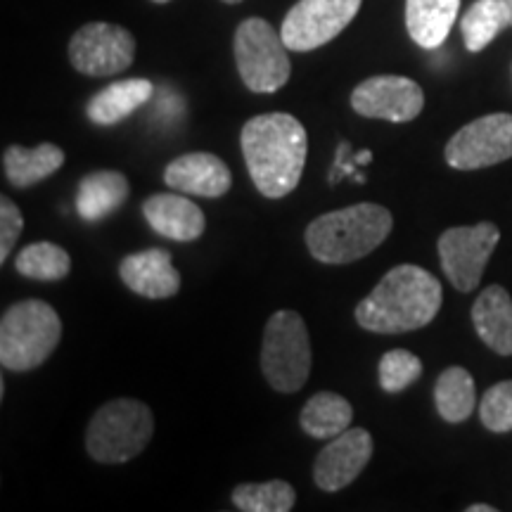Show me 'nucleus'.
Returning a JSON list of instances; mask_svg holds the SVG:
<instances>
[{
	"label": "nucleus",
	"instance_id": "1",
	"mask_svg": "<svg viewBox=\"0 0 512 512\" xmlns=\"http://www.w3.org/2000/svg\"><path fill=\"white\" fill-rule=\"evenodd\" d=\"M240 147L252 183L268 200L290 195L304 174L309 136L292 114L271 112L242 126Z\"/></svg>",
	"mask_w": 512,
	"mask_h": 512
},
{
	"label": "nucleus",
	"instance_id": "2",
	"mask_svg": "<svg viewBox=\"0 0 512 512\" xmlns=\"http://www.w3.org/2000/svg\"><path fill=\"white\" fill-rule=\"evenodd\" d=\"M444 290L430 271L401 264L356 306V323L368 332L399 335L430 325L441 309Z\"/></svg>",
	"mask_w": 512,
	"mask_h": 512
},
{
	"label": "nucleus",
	"instance_id": "3",
	"mask_svg": "<svg viewBox=\"0 0 512 512\" xmlns=\"http://www.w3.org/2000/svg\"><path fill=\"white\" fill-rule=\"evenodd\" d=\"M394 228L387 207L361 202L318 216L306 228V247L320 264H351L375 252Z\"/></svg>",
	"mask_w": 512,
	"mask_h": 512
},
{
	"label": "nucleus",
	"instance_id": "4",
	"mask_svg": "<svg viewBox=\"0 0 512 512\" xmlns=\"http://www.w3.org/2000/svg\"><path fill=\"white\" fill-rule=\"evenodd\" d=\"M62 339V320L48 302L24 299L0 320V363L12 373H27L46 363Z\"/></svg>",
	"mask_w": 512,
	"mask_h": 512
},
{
	"label": "nucleus",
	"instance_id": "5",
	"mask_svg": "<svg viewBox=\"0 0 512 512\" xmlns=\"http://www.w3.org/2000/svg\"><path fill=\"white\" fill-rule=\"evenodd\" d=\"M152 432L155 418L143 401L114 399L95 411L86 432V448L98 463H126L143 453Z\"/></svg>",
	"mask_w": 512,
	"mask_h": 512
},
{
	"label": "nucleus",
	"instance_id": "6",
	"mask_svg": "<svg viewBox=\"0 0 512 512\" xmlns=\"http://www.w3.org/2000/svg\"><path fill=\"white\" fill-rule=\"evenodd\" d=\"M261 370L275 392L294 394L311 373V339L302 316L275 311L268 318L261 344Z\"/></svg>",
	"mask_w": 512,
	"mask_h": 512
},
{
	"label": "nucleus",
	"instance_id": "7",
	"mask_svg": "<svg viewBox=\"0 0 512 512\" xmlns=\"http://www.w3.org/2000/svg\"><path fill=\"white\" fill-rule=\"evenodd\" d=\"M233 48L240 79L252 93H275L290 81V48L266 19L247 17L235 29Z\"/></svg>",
	"mask_w": 512,
	"mask_h": 512
},
{
	"label": "nucleus",
	"instance_id": "8",
	"mask_svg": "<svg viewBox=\"0 0 512 512\" xmlns=\"http://www.w3.org/2000/svg\"><path fill=\"white\" fill-rule=\"evenodd\" d=\"M363 0H299L283 19L280 36L294 53L323 48L354 22Z\"/></svg>",
	"mask_w": 512,
	"mask_h": 512
},
{
	"label": "nucleus",
	"instance_id": "9",
	"mask_svg": "<svg viewBox=\"0 0 512 512\" xmlns=\"http://www.w3.org/2000/svg\"><path fill=\"white\" fill-rule=\"evenodd\" d=\"M501 240L496 223L448 228L439 238V259L446 278L460 292H472L482 280L491 254Z\"/></svg>",
	"mask_w": 512,
	"mask_h": 512
},
{
	"label": "nucleus",
	"instance_id": "10",
	"mask_svg": "<svg viewBox=\"0 0 512 512\" xmlns=\"http://www.w3.org/2000/svg\"><path fill=\"white\" fill-rule=\"evenodd\" d=\"M136 57V38L110 22L83 24L69 41V60L86 76H114L126 72Z\"/></svg>",
	"mask_w": 512,
	"mask_h": 512
},
{
	"label": "nucleus",
	"instance_id": "11",
	"mask_svg": "<svg viewBox=\"0 0 512 512\" xmlns=\"http://www.w3.org/2000/svg\"><path fill=\"white\" fill-rule=\"evenodd\" d=\"M446 162L458 171H475L512 157V114H486L448 140Z\"/></svg>",
	"mask_w": 512,
	"mask_h": 512
},
{
	"label": "nucleus",
	"instance_id": "12",
	"mask_svg": "<svg viewBox=\"0 0 512 512\" xmlns=\"http://www.w3.org/2000/svg\"><path fill=\"white\" fill-rule=\"evenodd\" d=\"M351 107L368 119H384L392 124H406L418 117L425 107V93L413 79L394 74L370 76L351 93Z\"/></svg>",
	"mask_w": 512,
	"mask_h": 512
},
{
	"label": "nucleus",
	"instance_id": "13",
	"mask_svg": "<svg viewBox=\"0 0 512 512\" xmlns=\"http://www.w3.org/2000/svg\"><path fill=\"white\" fill-rule=\"evenodd\" d=\"M373 458V437L361 427H349L318 453L313 463V482L318 489L335 494L361 475Z\"/></svg>",
	"mask_w": 512,
	"mask_h": 512
},
{
	"label": "nucleus",
	"instance_id": "14",
	"mask_svg": "<svg viewBox=\"0 0 512 512\" xmlns=\"http://www.w3.org/2000/svg\"><path fill=\"white\" fill-rule=\"evenodd\" d=\"M164 183L171 190L183 192V195L197 197H223L233 185L230 169L223 159L209 152H190V155L176 157L174 162L164 169Z\"/></svg>",
	"mask_w": 512,
	"mask_h": 512
},
{
	"label": "nucleus",
	"instance_id": "15",
	"mask_svg": "<svg viewBox=\"0 0 512 512\" xmlns=\"http://www.w3.org/2000/svg\"><path fill=\"white\" fill-rule=\"evenodd\" d=\"M119 275L128 290L147 299H169L181 290V273L166 249H145L124 256Z\"/></svg>",
	"mask_w": 512,
	"mask_h": 512
},
{
	"label": "nucleus",
	"instance_id": "16",
	"mask_svg": "<svg viewBox=\"0 0 512 512\" xmlns=\"http://www.w3.org/2000/svg\"><path fill=\"white\" fill-rule=\"evenodd\" d=\"M143 216L150 228L162 238L176 242H192L204 233V211L192 200L174 192H159L143 202Z\"/></svg>",
	"mask_w": 512,
	"mask_h": 512
},
{
	"label": "nucleus",
	"instance_id": "17",
	"mask_svg": "<svg viewBox=\"0 0 512 512\" xmlns=\"http://www.w3.org/2000/svg\"><path fill=\"white\" fill-rule=\"evenodd\" d=\"M472 323L482 342L501 356H512V297L501 285H491L472 306Z\"/></svg>",
	"mask_w": 512,
	"mask_h": 512
},
{
	"label": "nucleus",
	"instance_id": "18",
	"mask_svg": "<svg viewBox=\"0 0 512 512\" xmlns=\"http://www.w3.org/2000/svg\"><path fill=\"white\" fill-rule=\"evenodd\" d=\"M152 93H155V86L147 79H126L110 83V86L93 95L86 107V114L93 124L114 126L124 121L128 114L136 112L138 107H143L152 98Z\"/></svg>",
	"mask_w": 512,
	"mask_h": 512
},
{
	"label": "nucleus",
	"instance_id": "19",
	"mask_svg": "<svg viewBox=\"0 0 512 512\" xmlns=\"http://www.w3.org/2000/svg\"><path fill=\"white\" fill-rule=\"evenodd\" d=\"M460 0H406V29L420 48L434 50L456 24Z\"/></svg>",
	"mask_w": 512,
	"mask_h": 512
},
{
	"label": "nucleus",
	"instance_id": "20",
	"mask_svg": "<svg viewBox=\"0 0 512 512\" xmlns=\"http://www.w3.org/2000/svg\"><path fill=\"white\" fill-rule=\"evenodd\" d=\"M128 200V181L119 171H93L83 176L76 195V211L83 221H100Z\"/></svg>",
	"mask_w": 512,
	"mask_h": 512
},
{
	"label": "nucleus",
	"instance_id": "21",
	"mask_svg": "<svg viewBox=\"0 0 512 512\" xmlns=\"http://www.w3.org/2000/svg\"><path fill=\"white\" fill-rule=\"evenodd\" d=\"M64 164V150L53 143H41L38 147L10 145L3 152V169L8 181L15 188H29L53 176Z\"/></svg>",
	"mask_w": 512,
	"mask_h": 512
},
{
	"label": "nucleus",
	"instance_id": "22",
	"mask_svg": "<svg viewBox=\"0 0 512 512\" xmlns=\"http://www.w3.org/2000/svg\"><path fill=\"white\" fill-rule=\"evenodd\" d=\"M351 420H354L351 403L332 392L313 394L299 415V425L313 439H335L349 430Z\"/></svg>",
	"mask_w": 512,
	"mask_h": 512
},
{
	"label": "nucleus",
	"instance_id": "23",
	"mask_svg": "<svg viewBox=\"0 0 512 512\" xmlns=\"http://www.w3.org/2000/svg\"><path fill=\"white\" fill-rule=\"evenodd\" d=\"M434 403H437V411L446 422H453V425L465 422L475 411L477 403L472 375L460 366L446 368L434 384Z\"/></svg>",
	"mask_w": 512,
	"mask_h": 512
},
{
	"label": "nucleus",
	"instance_id": "24",
	"mask_svg": "<svg viewBox=\"0 0 512 512\" xmlns=\"http://www.w3.org/2000/svg\"><path fill=\"white\" fill-rule=\"evenodd\" d=\"M505 27H510V12L503 0H477L460 22L465 48L470 53L484 50Z\"/></svg>",
	"mask_w": 512,
	"mask_h": 512
},
{
	"label": "nucleus",
	"instance_id": "25",
	"mask_svg": "<svg viewBox=\"0 0 512 512\" xmlns=\"http://www.w3.org/2000/svg\"><path fill=\"white\" fill-rule=\"evenodd\" d=\"M15 268L24 278L53 283V280L67 278L69 271H72V259L60 245L34 242V245H27L15 256Z\"/></svg>",
	"mask_w": 512,
	"mask_h": 512
},
{
	"label": "nucleus",
	"instance_id": "26",
	"mask_svg": "<svg viewBox=\"0 0 512 512\" xmlns=\"http://www.w3.org/2000/svg\"><path fill=\"white\" fill-rule=\"evenodd\" d=\"M297 503L292 484L283 479L261 484H240L233 491V505L242 512H290Z\"/></svg>",
	"mask_w": 512,
	"mask_h": 512
},
{
	"label": "nucleus",
	"instance_id": "27",
	"mask_svg": "<svg viewBox=\"0 0 512 512\" xmlns=\"http://www.w3.org/2000/svg\"><path fill=\"white\" fill-rule=\"evenodd\" d=\"M422 375V361L406 349H392L382 356L377 377L387 394H399Z\"/></svg>",
	"mask_w": 512,
	"mask_h": 512
},
{
	"label": "nucleus",
	"instance_id": "28",
	"mask_svg": "<svg viewBox=\"0 0 512 512\" xmlns=\"http://www.w3.org/2000/svg\"><path fill=\"white\" fill-rule=\"evenodd\" d=\"M479 418L491 432H512V380L498 382L486 389L482 403H479Z\"/></svg>",
	"mask_w": 512,
	"mask_h": 512
},
{
	"label": "nucleus",
	"instance_id": "29",
	"mask_svg": "<svg viewBox=\"0 0 512 512\" xmlns=\"http://www.w3.org/2000/svg\"><path fill=\"white\" fill-rule=\"evenodd\" d=\"M24 228L22 211L17 209L15 202H10L8 197L0 200V264L8 261L12 249H15V242Z\"/></svg>",
	"mask_w": 512,
	"mask_h": 512
},
{
	"label": "nucleus",
	"instance_id": "30",
	"mask_svg": "<svg viewBox=\"0 0 512 512\" xmlns=\"http://www.w3.org/2000/svg\"><path fill=\"white\" fill-rule=\"evenodd\" d=\"M354 159H356V164H368L370 159H373V152L361 150V152H358V155H354Z\"/></svg>",
	"mask_w": 512,
	"mask_h": 512
},
{
	"label": "nucleus",
	"instance_id": "31",
	"mask_svg": "<svg viewBox=\"0 0 512 512\" xmlns=\"http://www.w3.org/2000/svg\"><path fill=\"white\" fill-rule=\"evenodd\" d=\"M496 508H491V505H470V508H467V512H494Z\"/></svg>",
	"mask_w": 512,
	"mask_h": 512
},
{
	"label": "nucleus",
	"instance_id": "32",
	"mask_svg": "<svg viewBox=\"0 0 512 512\" xmlns=\"http://www.w3.org/2000/svg\"><path fill=\"white\" fill-rule=\"evenodd\" d=\"M505 3V8H508V12H510V27H512V0H503Z\"/></svg>",
	"mask_w": 512,
	"mask_h": 512
},
{
	"label": "nucleus",
	"instance_id": "33",
	"mask_svg": "<svg viewBox=\"0 0 512 512\" xmlns=\"http://www.w3.org/2000/svg\"><path fill=\"white\" fill-rule=\"evenodd\" d=\"M223 3H228V5H235V3H242V0H223Z\"/></svg>",
	"mask_w": 512,
	"mask_h": 512
},
{
	"label": "nucleus",
	"instance_id": "34",
	"mask_svg": "<svg viewBox=\"0 0 512 512\" xmlns=\"http://www.w3.org/2000/svg\"><path fill=\"white\" fill-rule=\"evenodd\" d=\"M152 3H159V5H162V3H169V0H152Z\"/></svg>",
	"mask_w": 512,
	"mask_h": 512
}]
</instances>
